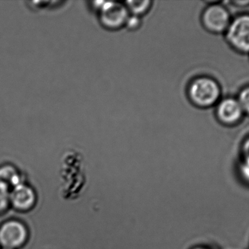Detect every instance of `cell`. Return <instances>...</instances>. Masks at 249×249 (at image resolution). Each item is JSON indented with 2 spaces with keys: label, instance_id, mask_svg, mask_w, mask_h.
Here are the masks:
<instances>
[{
  "label": "cell",
  "instance_id": "obj_1",
  "mask_svg": "<svg viewBox=\"0 0 249 249\" xmlns=\"http://www.w3.org/2000/svg\"><path fill=\"white\" fill-rule=\"evenodd\" d=\"M187 96L196 108L209 109L216 106L222 99V86L212 76H197L187 85Z\"/></svg>",
  "mask_w": 249,
  "mask_h": 249
},
{
  "label": "cell",
  "instance_id": "obj_4",
  "mask_svg": "<svg viewBox=\"0 0 249 249\" xmlns=\"http://www.w3.org/2000/svg\"><path fill=\"white\" fill-rule=\"evenodd\" d=\"M100 6H96L99 11L101 24L109 30H118L125 26L130 16L125 4L120 2L101 1Z\"/></svg>",
  "mask_w": 249,
  "mask_h": 249
},
{
  "label": "cell",
  "instance_id": "obj_9",
  "mask_svg": "<svg viewBox=\"0 0 249 249\" xmlns=\"http://www.w3.org/2000/svg\"><path fill=\"white\" fill-rule=\"evenodd\" d=\"M124 4H125L129 13H131L132 16L140 17V16L146 14L150 10L152 7V1H126Z\"/></svg>",
  "mask_w": 249,
  "mask_h": 249
},
{
  "label": "cell",
  "instance_id": "obj_13",
  "mask_svg": "<svg viewBox=\"0 0 249 249\" xmlns=\"http://www.w3.org/2000/svg\"><path fill=\"white\" fill-rule=\"evenodd\" d=\"M140 17L135 16H129L128 19H127L125 26H127L130 29H136L140 26Z\"/></svg>",
  "mask_w": 249,
  "mask_h": 249
},
{
  "label": "cell",
  "instance_id": "obj_6",
  "mask_svg": "<svg viewBox=\"0 0 249 249\" xmlns=\"http://www.w3.org/2000/svg\"><path fill=\"white\" fill-rule=\"evenodd\" d=\"M28 238L27 228L20 221H7L0 227V246L2 248H20L26 244Z\"/></svg>",
  "mask_w": 249,
  "mask_h": 249
},
{
  "label": "cell",
  "instance_id": "obj_2",
  "mask_svg": "<svg viewBox=\"0 0 249 249\" xmlns=\"http://www.w3.org/2000/svg\"><path fill=\"white\" fill-rule=\"evenodd\" d=\"M200 21L205 30L216 35H224L228 30L232 17L228 6L222 1H206Z\"/></svg>",
  "mask_w": 249,
  "mask_h": 249
},
{
  "label": "cell",
  "instance_id": "obj_17",
  "mask_svg": "<svg viewBox=\"0 0 249 249\" xmlns=\"http://www.w3.org/2000/svg\"><path fill=\"white\" fill-rule=\"evenodd\" d=\"M1 249H9L1 248Z\"/></svg>",
  "mask_w": 249,
  "mask_h": 249
},
{
  "label": "cell",
  "instance_id": "obj_10",
  "mask_svg": "<svg viewBox=\"0 0 249 249\" xmlns=\"http://www.w3.org/2000/svg\"><path fill=\"white\" fill-rule=\"evenodd\" d=\"M10 205V188L0 182V213L5 211Z\"/></svg>",
  "mask_w": 249,
  "mask_h": 249
},
{
  "label": "cell",
  "instance_id": "obj_12",
  "mask_svg": "<svg viewBox=\"0 0 249 249\" xmlns=\"http://www.w3.org/2000/svg\"><path fill=\"white\" fill-rule=\"evenodd\" d=\"M241 162L249 167V135L243 140L241 146Z\"/></svg>",
  "mask_w": 249,
  "mask_h": 249
},
{
  "label": "cell",
  "instance_id": "obj_8",
  "mask_svg": "<svg viewBox=\"0 0 249 249\" xmlns=\"http://www.w3.org/2000/svg\"><path fill=\"white\" fill-rule=\"evenodd\" d=\"M0 182L10 188L23 183V178L18 170L10 165H3L0 168Z\"/></svg>",
  "mask_w": 249,
  "mask_h": 249
},
{
  "label": "cell",
  "instance_id": "obj_16",
  "mask_svg": "<svg viewBox=\"0 0 249 249\" xmlns=\"http://www.w3.org/2000/svg\"><path fill=\"white\" fill-rule=\"evenodd\" d=\"M192 249H211L210 248H208V247H196L195 248Z\"/></svg>",
  "mask_w": 249,
  "mask_h": 249
},
{
  "label": "cell",
  "instance_id": "obj_3",
  "mask_svg": "<svg viewBox=\"0 0 249 249\" xmlns=\"http://www.w3.org/2000/svg\"><path fill=\"white\" fill-rule=\"evenodd\" d=\"M224 37L234 51L249 57V13L232 18Z\"/></svg>",
  "mask_w": 249,
  "mask_h": 249
},
{
  "label": "cell",
  "instance_id": "obj_15",
  "mask_svg": "<svg viewBox=\"0 0 249 249\" xmlns=\"http://www.w3.org/2000/svg\"><path fill=\"white\" fill-rule=\"evenodd\" d=\"M225 3L236 8H246L249 7V0H235V1H226Z\"/></svg>",
  "mask_w": 249,
  "mask_h": 249
},
{
  "label": "cell",
  "instance_id": "obj_11",
  "mask_svg": "<svg viewBox=\"0 0 249 249\" xmlns=\"http://www.w3.org/2000/svg\"><path fill=\"white\" fill-rule=\"evenodd\" d=\"M236 97L244 110V114L249 117V84L240 89Z\"/></svg>",
  "mask_w": 249,
  "mask_h": 249
},
{
  "label": "cell",
  "instance_id": "obj_14",
  "mask_svg": "<svg viewBox=\"0 0 249 249\" xmlns=\"http://www.w3.org/2000/svg\"><path fill=\"white\" fill-rule=\"evenodd\" d=\"M239 173L241 178L247 184H249V167L241 162L239 165Z\"/></svg>",
  "mask_w": 249,
  "mask_h": 249
},
{
  "label": "cell",
  "instance_id": "obj_5",
  "mask_svg": "<svg viewBox=\"0 0 249 249\" xmlns=\"http://www.w3.org/2000/svg\"><path fill=\"white\" fill-rule=\"evenodd\" d=\"M218 122L227 127H233L242 122L246 116L239 101L235 96L222 97L215 106Z\"/></svg>",
  "mask_w": 249,
  "mask_h": 249
},
{
  "label": "cell",
  "instance_id": "obj_7",
  "mask_svg": "<svg viewBox=\"0 0 249 249\" xmlns=\"http://www.w3.org/2000/svg\"><path fill=\"white\" fill-rule=\"evenodd\" d=\"M35 190L24 182L16 186L10 191V204L18 211L26 212L36 204Z\"/></svg>",
  "mask_w": 249,
  "mask_h": 249
}]
</instances>
